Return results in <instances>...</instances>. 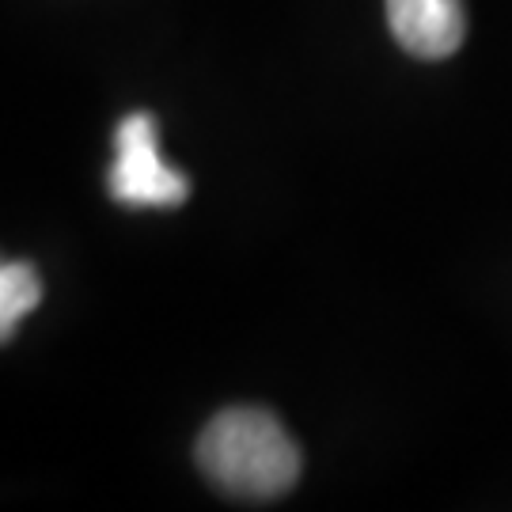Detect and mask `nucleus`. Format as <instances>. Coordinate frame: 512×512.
I'll use <instances>...</instances> for the list:
<instances>
[{
    "label": "nucleus",
    "instance_id": "obj_2",
    "mask_svg": "<svg viewBox=\"0 0 512 512\" xmlns=\"http://www.w3.org/2000/svg\"><path fill=\"white\" fill-rule=\"evenodd\" d=\"M107 190L114 202L133 209H167L183 205L190 194L183 171L164 164L156 148V118L137 110L114 129V164L107 171Z\"/></svg>",
    "mask_w": 512,
    "mask_h": 512
},
{
    "label": "nucleus",
    "instance_id": "obj_1",
    "mask_svg": "<svg viewBox=\"0 0 512 512\" xmlns=\"http://www.w3.org/2000/svg\"><path fill=\"white\" fill-rule=\"evenodd\" d=\"M194 459L220 494L239 501L285 497L300 478V448L262 406H228L198 437Z\"/></svg>",
    "mask_w": 512,
    "mask_h": 512
},
{
    "label": "nucleus",
    "instance_id": "obj_4",
    "mask_svg": "<svg viewBox=\"0 0 512 512\" xmlns=\"http://www.w3.org/2000/svg\"><path fill=\"white\" fill-rule=\"evenodd\" d=\"M42 300V277L31 262H4L0 270V334L4 342L16 334L19 319Z\"/></svg>",
    "mask_w": 512,
    "mask_h": 512
},
{
    "label": "nucleus",
    "instance_id": "obj_3",
    "mask_svg": "<svg viewBox=\"0 0 512 512\" xmlns=\"http://www.w3.org/2000/svg\"><path fill=\"white\" fill-rule=\"evenodd\" d=\"M387 27L406 54L421 61L452 57L467 35L459 0H387Z\"/></svg>",
    "mask_w": 512,
    "mask_h": 512
}]
</instances>
